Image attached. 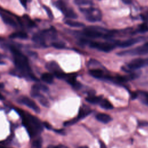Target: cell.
<instances>
[{
  "instance_id": "1",
  "label": "cell",
  "mask_w": 148,
  "mask_h": 148,
  "mask_svg": "<svg viewBox=\"0 0 148 148\" xmlns=\"http://www.w3.org/2000/svg\"><path fill=\"white\" fill-rule=\"evenodd\" d=\"M9 49L13 56L14 64L17 68L18 71L21 73L23 76L29 79L37 80L38 79L32 72L27 58L22 54L18 49L13 46H10Z\"/></svg>"
},
{
  "instance_id": "39",
  "label": "cell",
  "mask_w": 148,
  "mask_h": 148,
  "mask_svg": "<svg viewBox=\"0 0 148 148\" xmlns=\"http://www.w3.org/2000/svg\"><path fill=\"white\" fill-rule=\"evenodd\" d=\"M56 131L57 132H58V133L63 134V130H56Z\"/></svg>"
},
{
  "instance_id": "31",
  "label": "cell",
  "mask_w": 148,
  "mask_h": 148,
  "mask_svg": "<svg viewBox=\"0 0 148 148\" xmlns=\"http://www.w3.org/2000/svg\"><path fill=\"white\" fill-rule=\"evenodd\" d=\"M43 125L48 130H50L51 128V126L50 124H49L47 122H43Z\"/></svg>"
},
{
  "instance_id": "3",
  "label": "cell",
  "mask_w": 148,
  "mask_h": 148,
  "mask_svg": "<svg viewBox=\"0 0 148 148\" xmlns=\"http://www.w3.org/2000/svg\"><path fill=\"white\" fill-rule=\"evenodd\" d=\"M148 53V42L145 43L142 46H140L136 48L124 50L117 53L119 56H127V55H143Z\"/></svg>"
},
{
  "instance_id": "28",
  "label": "cell",
  "mask_w": 148,
  "mask_h": 148,
  "mask_svg": "<svg viewBox=\"0 0 148 148\" xmlns=\"http://www.w3.org/2000/svg\"><path fill=\"white\" fill-rule=\"evenodd\" d=\"M138 30L139 32H145L148 31V24L147 23H143L139 26Z\"/></svg>"
},
{
  "instance_id": "21",
  "label": "cell",
  "mask_w": 148,
  "mask_h": 148,
  "mask_svg": "<svg viewBox=\"0 0 148 148\" xmlns=\"http://www.w3.org/2000/svg\"><path fill=\"white\" fill-rule=\"evenodd\" d=\"M65 23L68 25H69L70 27H81L84 25V24L82 23L72 21L71 20H67L65 21Z\"/></svg>"
},
{
  "instance_id": "6",
  "label": "cell",
  "mask_w": 148,
  "mask_h": 148,
  "mask_svg": "<svg viewBox=\"0 0 148 148\" xmlns=\"http://www.w3.org/2000/svg\"><path fill=\"white\" fill-rule=\"evenodd\" d=\"M18 101L19 102L21 103L22 104L27 106L31 109L33 110L35 112L39 113L40 109L39 106L32 99H30L29 98L25 96H22L19 98Z\"/></svg>"
},
{
  "instance_id": "20",
  "label": "cell",
  "mask_w": 148,
  "mask_h": 148,
  "mask_svg": "<svg viewBox=\"0 0 148 148\" xmlns=\"http://www.w3.org/2000/svg\"><path fill=\"white\" fill-rule=\"evenodd\" d=\"M38 99V101L39 102V103L43 105L45 107H49V102L47 101V99L41 94L36 98Z\"/></svg>"
},
{
  "instance_id": "41",
  "label": "cell",
  "mask_w": 148,
  "mask_h": 148,
  "mask_svg": "<svg viewBox=\"0 0 148 148\" xmlns=\"http://www.w3.org/2000/svg\"><path fill=\"white\" fill-rule=\"evenodd\" d=\"M4 99V97H3V96L0 93V99Z\"/></svg>"
},
{
  "instance_id": "16",
  "label": "cell",
  "mask_w": 148,
  "mask_h": 148,
  "mask_svg": "<svg viewBox=\"0 0 148 148\" xmlns=\"http://www.w3.org/2000/svg\"><path fill=\"white\" fill-rule=\"evenodd\" d=\"M102 99L101 97L99 96H94V95H90L86 98V100L91 103L92 104H96V103H99L101 101Z\"/></svg>"
},
{
  "instance_id": "13",
  "label": "cell",
  "mask_w": 148,
  "mask_h": 148,
  "mask_svg": "<svg viewBox=\"0 0 148 148\" xmlns=\"http://www.w3.org/2000/svg\"><path fill=\"white\" fill-rule=\"evenodd\" d=\"M89 73L90 74L95 77V78H102L103 77L104 75H103V72L98 68H96V69H92L91 70L89 71Z\"/></svg>"
},
{
  "instance_id": "19",
  "label": "cell",
  "mask_w": 148,
  "mask_h": 148,
  "mask_svg": "<svg viewBox=\"0 0 148 148\" xmlns=\"http://www.w3.org/2000/svg\"><path fill=\"white\" fill-rule=\"evenodd\" d=\"M65 14V16L68 17V18H76L77 17V14L74 12V10L72 9H69V8H67L66 10L65 11V12L64 13Z\"/></svg>"
},
{
  "instance_id": "24",
  "label": "cell",
  "mask_w": 148,
  "mask_h": 148,
  "mask_svg": "<svg viewBox=\"0 0 148 148\" xmlns=\"http://www.w3.org/2000/svg\"><path fill=\"white\" fill-rule=\"evenodd\" d=\"M23 18H24V20L25 21L28 27H35V23L32 20H31L28 16L24 15L23 16Z\"/></svg>"
},
{
  "instance_id": "30",
  "label": "cell",
  "mask_w": 148,
  "mask_h": 148,
  "mask_svg": "<svg viewBox=\"0 0 148 148\" xmlns=\"http://www.w3.org/2000/svg\"><path fill=\"white\" fill-rule=\"evenodd\" d=\"M43 8L45 9V10H46L49 17L50 18V19H53V13L51 10V9L48 7V6H46L45 5L43 6Z\"/></svg>"
},
{
  "instance_id": "22",
  "label": "cell",
  "mask_w": 148,
  "mask_h": 148,
  "mask_svg": "<svg viewBox=\"0 0 148 148\" xmlns=\"http://www.w3.org/2000/svg\"><path fill=\"white\" fill-rule=\"evenodd\" d=\"M32 89L36 90L39 91L40 90L43 91H47L49 90L48 87L42 84H35L32 86Z\"/></svg>"
},
{
  "instance_id": "36",
  "label": "cell",
  "mask_w": 148,
  "mask_h": 148,
  "mask_svg": "<svg viewBox=\"0 0 148 148\" xmlns=\"http://www.w3.org/2000/svg\"><path fill=\"white\" fill-rule=\"evenodd\" d=\"M3 56L1 54H0V65H4V64H5V62L2 61V58H3Z\"/></svg>"
},
{
  "instance_id": "29",
  "label": "cell",
  "mask_w": 148,
  "mask_h": 148,
  "mask_svg": "<svg viewBox=\"0 0 148 148\" xmlns=\"http://www.w3.org/2000/svg\"><path fill=\"white\" fill-rule=\"evenodd\" d=\"M79 120V119L77 118V117H75V118H73L70 120H68V121H65L64 124V125L65 126H68V125H71L73 124H75V123H76L77 121Z\"/></svg>"
},
{
  "instance_id": "14",
  "label": "cell",
  "mask_w": 148,
  "mask_h": 148,
  "mask_svg": "<svg viewBox=\"0 0 148 148\" xmlns=\"http://www.w3.org/2000/svg\"><path fill=\"white\" fill-rule=\"evenodd\" d=\"M10 38L12 39H14V38H18V39H27L28 38V35L24 32H21V31H18V32H16L9 36Z\"/></svg>"
},
{
  "instance_id": "40",
  "label": "cell",
  "mask_w": 148,
  "mask_h": 148,
  "mask_svg": "<svg viewBox=\"0 0 148 148\" xmlns=\"http://www.w3.org/2000/svg\"><path fill=\"white\" fill-rule=\"evenodd\" d=\"M77 148H88V147L87 146H79Z\"/></svg>"
},
{
  "instance_id": "15",
  "label": "cell",
  "mask_w": 148,
  "mask_h": 148,
  "mask_svg": "<svg viewBox=\"0 0 148 148\" xmlns=\"http://www.w3.org/2000/svg\"><path fill=\"white\" fill-rule=\"evenodd\" d=\"M41 79L46 83L51 84L53 82V76L50 73H44L41 76Z\"/></svg>"
},
{
  "instance_id": "7",
  "label": "cell",
  "mask_w": 148,
  "mask_h": 148,
  "mask_svg": "<svg viewBox=\"0 0 148 148\" xmlns=\"http://www.w3.org/2000/svg\"><path fill=\"white\" fill-rule=\"evenodd\" d=\"M146 63H147V61L146 60H144L142 58H136L130 61V62L125 67L126 69L124 70H125V71L135 70L142 67Z\"/></svg>"
},
{
  "instance_id": "26",
  "label": "cell",
  "mask_w": 148,
  "mask_h": 148,
  "mask_svg": "<svg viewBox=\"0 0 148 148\" xmlns=\"http://www.w3.org/2000/svg\"><path fill=\"white\" fill-rule=\"evenodd\" d=\"M74 2L76 5L80 6V5H84L91 4V2L90 0H74Z\"/></svg>"
},
{
  "instance_id": "42",
  "label": "cell",
  "mask_w": 148,
  "mask_h": 148,
  "mask_svg": "<svg viewBox=\"0 0 148 148\" xmlns=\"http://www.w3.org/2000/svg\"><path fill=\"white\" fill-rule=\"evenodd\" d=\"M3 87V85H2V84H0V87Z\"/></svg>"
},
{
  "instance_id": "37",
  "label": "cell",
  "mask_w": 148,
  "mask_h": 148,
  "mask_svg": "<svg viewBox=\"0 0 148 148\" xmlns=\"http://www.w3.org/2000/svg\"><path fill=\"white\" fill-rule=\"evenodd\" d=\"M125 4H130L132 2V0H121Z\"/></svg>"
},
{
  "instance_id": "5",
  "label": "cell",
  "mask_w": 148,
  "mask_h": 148,
  "mask_svg": "<svg viewBox=\"0 0 148 148\" xmlns=\"http://www.w3.org/2000/svg\"><path fill=\"white\" fill-rule=\"evenodd\" d=\"M89 45L91 47L97 49L100 51L104 52L110 51L114 48V45L109 43H102L92 41L90 42Z\"/></svg>"
},
{
  "instance_id": "18",
  "label": "cell",
  "mask_w": 148,
  "mask_h": 148,
  "mask_svg": "<svg viewBox=\"0 0 148 148\" xmlns=\"http://www.w3.org/2000/svg\"><path fill=\"white\" fill-rule=\"evenodd\" d=\"M91 112L90 110H87L86 109H83V108H80L79 111L78 115L77 116V118L79 120L80 119H83L87 116Z\"/></svg>"
},
{
  "instance_id": "34",
  "label": "cell",
  "mask_w": 148,
  "mask_h": 148,
  "mask_svg": "<svg viewBox=\"0 0 148 148\" xmlns=\"http://www.w3.org/2000/svg\"><path fill=\"white\" fill-rule=\"evenodd\" d=\"M99 145H100V148H107L105 143L101 140L99 141Z\"/></svg>"
},
{
  "instance_id": "11",
  "label": "cell",
  "mask_w": 148,
  "mask_h": 148,
  "mask_svg": "<svg viewBox=\"0 0 148 148\" xmlns=\"http://www.w3.org/2000/svg\"><path fill=\"white\" fill-rule=\"evenodd\" d=\"M96 118L98 121L103 123H108L109 121H110L112 120V118L110 116V115L106 113H98L96 115Z\"/></svg>"
},
{
  "instance_id": "35",
  "label": "cell",
  "mask_w": 148,
  "mask_h": 148,
  "mask_svg": "<svg viewBox=\"0 0 148 148\" xmlns=\"http://www.w3.org/2000/svg\"><path fill=\"white\" fill-rule=\"evenodd\" d=\"M137 96H138L137 93H136V92H132V93H131V99H135L136 98H137Z\"/></svg>"
},
{
  "instance_id": "23",
  "label": "cell",
  "mask_w": 148,
  "mask_h": 148,
  "mask_svg": "<svg viewBox=\"0 0 148 148\" xmlns=\"http://www.w3.org/2000/svg\"><path fill=\"white\" fill-rule=\"evenodd\" d=\"M56 6L57 8H58L63 13H64L65 12V11L67 9V8L66 6V5L65 4V3L61 1V0H59V1H57L56 2Z\"/></svg>"
},
{
  "instance_id": "27",
  "label": "cell",
  "mask_w": 148,
  "mask_h": 148,
  "mask_svg": "<svg viewBox=\"0 0 148 148\" xmlns=\"http://www.w3.org/2000/svg\"><path fill=\"white\" fill-rule=\"evenodd\" d=\"M32 146L33 148H41L42 147V141L40 139H37L32 142Z\"/></svg>"
},
{
  "instance_id": "10",
  "label": "cell",
  "mask_w": 148,
  "mask_h": 148,
  "mask_svg": "<svg viewBox=\"0 0 148 148\" xmlns=\"http://www.w3.org/2000/svg\"><path fill=\"white\" fill-rule=\"evenodd\" d=\"M137 42H138L137 39H128V40L122 41V42H120V41L117 42L116 43V45L120 47L125 48V47H128L133 45Z\"/></svg>"
},
{
  "instance_id": "8",
  "label": "cell",
  "mask_w": 148,
  "mask_h": 148,
  "mask_svg": "<svg viewBox=\"0 0 148 148\" xmlns=\"http://www.w3.org/2000/svg\"><path fill=\"white\" fill-rule=\"evenodd\" d=\"M46 68L50 72L55 74L57 72L61 71V69L59 66L58 64L55 61H50L46 64Z\"/></svg>"
},
{
  "instance_id": "25",
  "label": "cell",
  "mask_w": 148,
  "mask_h": 148,
  "mask_svg": "<svg viewBox=\"0 0 148 148\" xmlns=\"http://www.w3.org/2000/svg\"><path fill=\"white\" fill-rule=\"evenodd\" d=\"M52 46L58 49H62L65 47V43L61 42H54L51 43Z\"/></svg>"
},
{
  "instance_id": "17",
  "label": "cell",
  "mask_w": 148,
  "mask_h": 148,
  "mask_svg": "<svg viewBox=\"0 0 148 148\" xmlns=\"http://www.w3.org/2000/svg\"><path fill=\"white\" fill-rule=\"evenodd\" d=\"M101 108L105 109H112L113 108V105L106 99H102L99 102Z\"/></svg>"
},
{
  "instance_id": "33",
  "label": "cell",
  "mask_w": 148,
  "mask_h": 148,
  "mask_svg": "<svg viewBox=\"0 0 148 148\" xmlns=\"http://www.w3.org/2000/svg\"><path fill=\"white\" fill-rule=\"evenodd\" d=\"M21 4L24 7L26 8L27 6V0H19Z\"/></svg>"
},
{
  "instance_id": "9",
  "label": "cell",
  "mask_w": 148,
  "mask_h": 148,
  "mask_svg": "<svg viewBox=\"0 0 148 148\" xmlns=\"http://www.w3.org/2000/svg\"><path fill=\"white\" fill-rule=\"evenodd\" d=\"M84 34L86 36L91 38H97L102 36V33L99 31H98L95 29H92L90 28L84 29Z\"/></svg>"
},
{
  "instance_id": "38",
  "label": "cell",
  "mask_w": 148,
  "mask_h": 148,
  "mask_svg": "<svg viewBox=\"0 0 148 148\" xmlns=\"http://www.w3.org/2000/svg\"><path fill=\"white\" fill-rule=\"evenodd\" d=\"M144 95H145L146 102L147 103H148V92H144Z\"/></svg>"
},
{
  "instance_id": "32",
  "label": "cell",
  "mask_w": 148,
  "mask_h": 148,
  "mask_svg": "<svg viewBox=\"0 0 148 148\" xmlns=\"http://www.w3.org/2000/svg\"><path fill=\"white\" fill-rule=\"evenodd\" d=\"M47 148H67L66 147L63 146V145H58L56 146H50Z\"/></svg>"
},
{
  "instance_id": "2",
  "label": "cell",
  "mask_w": 148,
  "mask_h": 148,
  "mask_svg": "<svg viewBox=\"0 0 148 148\" xmlns=\"http://www.w3.org/2000/svg\"><path fill=\"white\" fill-rule=\"evenodd\" d=\"M80 10L85 14V17L88 21L97 22L99 21L102 18V14L101 11L92 7L88 8H81Z\"/></svg>"
},
{
  "instance_id": "4",
  "label": "cell",
  "mask_w": 148,
  "mask_h": 148,
  "mask_svg": "<svg viewBox=\"0 0 148 148\" xmlns=\"http://www.w3.org/2000/svg\"><path fill=\"white\" fill-rule=\"evenodd\" d=\"M13 14L10 13L9 12H6L0 8V16L2 18L3 22L13 27V28H17L18 26V24H20L19 22L17 21L16 19H14L13 17Z\"/></svg>"
},
{
  "instance_id": "12",
  "label": "cell",
  "mask_w": 148,
  "mask_h": 148,
  "mask_svg": "<svg viewBox=\"0 0 148 148\" xmlns=\"http://www.w3.org/2000/svg\"><path fill=\"white\" fill-rule=\"evenodd\" d=\"M66 78H67L66 79L67 82L69 84H71L74 88L78 90L81 87V84L76 80L75 76H68Z\"/></svg>"
}]
</instances>
